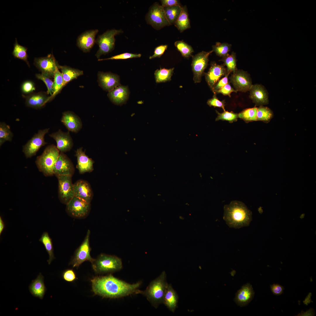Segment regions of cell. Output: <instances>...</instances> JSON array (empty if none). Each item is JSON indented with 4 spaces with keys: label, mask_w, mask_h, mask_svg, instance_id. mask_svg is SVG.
I'll list each match as a JSON object with an SVG mask.
<instances>
[{
    "label": "cell",
    "mask_w": 316,
    "mask_h": 316,
    "mask_svg": "<svg viewBox=\"0 0 316 316\" xmlns=\"http://www.w3.org/2000/svg\"><path fill=\"white\" fill-rule=\"evenodd\" d=\"M92 290L95 295L104 298H118L139 294L141 281L130 284L109 274L96 276L91 280Z\"/></svg>",
    "instance_id": "obj_1"
},
{
    "label": "cell",
    "mask_w": 316,
    "mask_h": 316,
    "mask_svg": "<svg viewBox=\"0 0 316 316\" xmlns=\"http://www.w3.org/2000/svg\"><path fill=\"white\" fill-rule=\"evenodd\" d=\"M223 219L231 228H240L249 225L252 220L251 212L243 202L231 201L224 207Z\"/></svg>",
    "instance_id": "obj_2"
},
{
    "label": "cell",
    "mask_w": 316,
    "mask_h": 316,
    "mask_svg": "<svg viewBox=\"0 0 316 316\" xmlns=\"http://www.w3.org/2000/svg\"><path fill=\"white\" fill-rule=\"evenodd\" d=\"M166 274L163 271L157 277L152 281L144 291L140 290L139 294L145 296L152 305L157 308L163 303L164 294L168 284Z\"/></svg>",
    "instance_id": "obj_3"
},
{
    "label": "cell",
    "mask_w": 316,
    "mask_h": 316,
    "mask_svg": "<svg viewBox=\"0 0 316 316\" xmlns=\"http://www.w3.org/2000/svg\"><path fill=\"white\" fill-rule=\"evenodd\" d=\"M60 152L56 146L52 144L47 146L41 154L37 157L36 164L39 171L44 176H49L54 175V166Z\"/></svg>",
    "instance_id": "obj_4"
},
{
    "label": "cell",
    "mask_w": 316,
    "mask_h": 316,
    "mask_svg": "<svg viewBox=\"0 0 316 316\" xmlns=\"http://www.w3.org/2000/svg\"><path fill=\"white\" fill-rule=\"evenodd\" d=\"M91 263L94 270L99 274L116 272L122 268L120 258L104 253L100 254Z\"/></svg>",
    "instance_id": "obj_5"
},
{
    "label": "cell",
    "mask_w": 316,
    "mask_h": 316,
    "mask_svg": "<svg viewBox=\"0 0 316 316\" xmlns=\"http://www.w3.org/2000/svg\"><path fill=\"white\" fill-rule=\"evenodd\" d=\"M123 32L121 30L112 29L108 30L99 35L95 40L99 49L95 55L99 59L103 55L107 54L114 50L115 47V36Z\"/></svg>",
    "instance_id": "obj_6"
},
{
    "label": "cell",
    "mask_w": 316,
    "mask_h": 316,
    "mask_svg": "<svg viewBox=\"0 0 316 316\" xmlns=\"http://www.w3.org/2000/svg\"><path fill=\"white\" fill-rule=\"evenodd\" d=\"M146 19L147 23L156 30L170 25L166 17L164 7L157 2L151 6Z\"/></svg>",
    "instance_id": "obj_7"
},
{
    "label": "cell",
    "mask_w": 316,
    "mask_h": 316,
    "mask_svg": "<svg viewBox=\"0 0 316 316\" xmlns=\"http://www.w3.org/2000/svg\"><path fill=\"white\" fill-rule=\"evenodd\" d=\"M213 52L212 50L208 52L202 51L194 56L192 55L191 66L195 83L201 82L208 65L209 56Z\"/></svg>",
    "instance_id": "obj_8"
},
{
    "label": "cell",
    "mask_w": 316,
    "mask_h": 316,
    "mask_svg": "<svg viewBox=\"0 0 316 316\" xmlns=\"http://www.w3.org/2000/svg\"><path fill=\"white\" fill-rule=\"evenodd\" d=\"M49 130V128H46L39 130L23 146V152L27 158L35 155L41 147L47 144L45 141L44 136Z\"/></svg>",
    "instance_id": "obj_9"
},
{
    "label": "cell",
    "mask_w": 316,
    "mask_h": 316,
    "mask_svg": "<svg viewBox=\"0 0 316 316\" xmlns=\"http://www.w3.org/2000/svg\"><path fill=\"white\" fill-rule=\"evenodd\" d=\"M90 231L88 230L84 240L76 250L70 262L73 267L78 268L83 263L88 261L91 263L94 261L90 255L91 249L90 245Z\"/></svg>",
    "instance_id": "obj_10"
},
{
    "label": "cell",
    "mask_w": 316,
    "mask_h": 316,
    "mask_svg": "<svg viewBox=\"0 0 316 316\" xmlns=\"http://www.w3.org/2000/svg\"><path fill=\"white\" fill-rule=\"evenodd\" d=\"M90 203L74 196L66 204L67 213L72 217L82 218L86 217L90 209Z\"/></svg>",
    "instance_id": "obj_11"
},
{
    "label": "cell",
    "mask_w": 316,
    "mask_h": 316,
    "mask_svg": "<svg viewBox=\"0 0 316 316\" xmlns=\"http://www.w3.org/2000/svg\"><path fill=\"white\" fill-rule=\"evenodd\" d=\"M229 78V82L237 92H245L249 91L253 85L250 75L242 70L238 69L232 73Z\"/></svg>",
    "instance_id": "obj_12"
},
{
    "label": "cell",
    "mask_w": 316,
    "mask_h": 316,
    "mask_svg": "<svg viewBox=\"0 0 316 316\" xmlns=\"http://www.w3.org/2000/svg\"><path fill=\"white\" fill-rule=\"evenodd\" d=\"M71 176H56L58 182V196L60 201L66 204L74 196Z\"/></svg>",
    "instance_id": "obj_13"
},
{
    "label": "cell",
    "mask_w": 316,
    "mask_h": 316,
    "mask_svg": "<svg viewBox=\"0 0 316 316\" xmlns=\"http://www.w3.org/2000/svg\"><path fill=\"white\" fill-rule=\"evenodd\" d=\"M34 64L42 73L50 78L54 77L55 72L59 65L54 56L51 54L46 57L35 58Z\"/></svg>",
    "instance_id": "obj_14"
},
{
    "label": "cell",
    "mask_w": 316,
    "mask_h": 316,
    "mask_svg": "<svg viewBox=\"0 0 316 316\" xmlns=\"http://www.w3.org/2000/svg\"><path fill=\"white\" fill-rule=\"evenodd\" d=\"M226 68L224 64L219 65L215 62L210 63V67L204 75L206 81L211 90L216 83L227 74Z\"/></svg>",
    "instance_id": "obj_15"
},
{
    "label": "cell",
    "mask_w": 316,
    "mask_h": 316,
    "mask_svg": "<svg viewBox=\"0 0 316 316\" xmlns=\"http://www.w3.org/2000/svg\"><path fill=\"white\" fill-rule=\"evenodd\" d=\"M74 171V168L71 160L64 153L60 152L54 166V175L56 177L59 176H72Z\"/></svg>",
    "instance_id": "obj_16"
},
{
    "label": "cell",
    "mask_w": 316,
    "mask_h": 316,
    "mask_svg": "<svg viewBox=\"0 0 316 316\" xmlns=\"http://www.w3.org/2000/svg\"><path fill=\"white\" fill-rule=\"evenodd\" d=\"M56 143V147L60 152L64 153L70 151L73 145L72 139L69 132H65L60 129L49 135Z\"/></svg>",
    "instance_id": "obj_17"
},
{
    "label": "cell",
    "mask_w": 316,
    "mask_h": 316,
    "mask_svg": "<svg viewBox=\"0 0 316 316\" xmlns=\"http://www.w3.org/2000/svg\"><path fill=\"white\" fill-rule=\"evenodd\" d=\"M98 32V30L94 29L83 32L77 39V46L84 52H89L95 43V36Z\"/></svg>",
    "instance_id": "obj_18"
},
{
    "label": "cell",
    "mask_w": 316,
    "mask_h": 316,
    "mask_svg": "<svg viewBox=\"0 0 316 316\" xmlns=\"http://www.w3.org/2000/svg\"><path fill=\"white\" fill-rule=\"evenodd\" d=\"M249 91V98L256 105L262 106L268 104V92L262 85H253Z\"/></svg>",
    "instance_id": "obj_19"
},
{
    "label": "cell",
    "mask_w": 316,
    "mask_h": 316,
    "mask_svg": "<svg viewBox=\"0 0 316 316\" xmlns=\"http://www.w3.org/2000/svg\"><path fill=\"white\" fill-rule=\"evenodd\" d=\"M97 76L98 82L99 86L106 91L109 92L119 84V77L116 74L99 72Z\"/></svg>",
    "instance_id": "obj_20"
},
{
    "label": "cell",
    "mask_w": 316,
    "mask_h": 316,
    "mask_svg": "<svg viewBox=\"0 0 316 316\" xmlns=\"http://www.w3.org/2000/svg\"><path fill=\"white\" fill-rule=\"evenodd\" d=\"M48 95L47 93L40 92L24 96L25 104L27 107L33 109L41 108L50 101V96Z\"/></svg>",
    "instance_id": "obj_21"
},
{
    "label": "cell",
    "mask_w": 316,
    "mask_h": 316,
    "mask_svg": "<svg viewBox=\"0 0 316 316\" xmlns=\"http://www.w3.org/2000/svg\"><path fill=\"white\" fill-rule=\"evenodd\" d=\"M254 291L252 286L249 283L242 286L236 293L234 301L236 304L242 307L247 305L253 299Z\"/></svg>",
    "instance_id": "obj_22"
},
{
    "label": "cell",
    "mask_w": 316,
    "mask_h": 316,
    "mask_svg": "<svg viewBox=\"0 0 316 316\" xmlns=\"http://www.w3.org/2000/svg\"><path fill=\"white\" fill-rule=\"evenodd\" d=\"M61 121L68 131L77 133L82 128V123L80 118L73 113L70 111L63 112Z\"/></svg>",
    "instance_id": "obj_23"
},
{
    "label": "cell",
    "mask_w": 316,
    "mask_h": 316,
    "mask_svg": "<svg viewBox=\"0 0 316 316\" xmlns=\"http://www.w3.org/2000/svg\"><path fill=\"white\" fill-rule=\"evenodd\" d=\"M74 196L82 199L90 203L93 193L89 184L82 180L78 181L73 184Z\"/></svg>",
    "instance_id": "obj_24"
},
{
    "label": "cell",
    "mask_w": 316,
    "mask_h": 316,
    "mask_svg": "<svg viewBox=\"0 0 316 316\" xmlns=\"http://www.w3.org/2000/svg\"><path fill=\"white\" fill-rule=\"evenodd\" d=\"M75 155L77 158V167L80 174L93 171L94 162L83 151L82 147L77 150Z\"/></svg>",
    "instance_id": "obj_25"
},
{
    "label": "cell",
    "mask_w": 316,
    "mask_h": 316,
    "mask_svg": "<svg viewBox=\"0 0 316 316\" xmlns=\"http://www.w3.org/2000/svg\"><path fill=\"white\" fill-rule=\"evenodd\" d=\"M31 294L34 297L42 299L47 290L44 281V277L40 273L37 278L32 280L29 287Z\"/></svg>",
    "instance_id": "obj_26"
},
{
    "label": "cell",
    "mask_w": 316,
    "mask_h": 316,
    "mask_svg": "<svg viewBox=\"0 0 316 316\" xmlns=\"http://www.w3.org/2000/svg\"><path fill=\"white\" fill-rule=\"evenodd\" d=\"M128 95V88L126 87L119 85L109 92L108 97L114 104L121 105L124 104L127 100Z\"/></svg>",
    "instance_id": "obj_27"
},
{
    "label": "cell",
    "mask_w": 316,
    "mask_h": 316,
    "mask_svg": "<svg viewBox=\"0 0 316 316\" xmlns=\"http://www.w3.org/2000/svg\"><path fill=\"white\" fill-rule=\"evenodd\" d=\"M178 296L171 285L168 284L164 297L163 303L173 312L177 307Z\"/></svg>",
    "instance_id": "obj_28"
},
{
    "label": "cell",
    "mask_w": 316,
    "mask_h": 316,
    "mask_svg": "<svg viewBox=\"0 0 316 316\" xmlns=\"http://www.w3.org/2000/svg\"><path fill=\"white\" fill-rule=\"evenodd\" d=\"M58 67L61 70L63 80V87L68 82L83 74V71L67 66L59 65Z\"/></svg>",
    "instance_id": "obj_29"
},
{
    "label": "cell",
    "mask_w": 316,
    "mask_h": 316,
    "mask_svg": "<svg viewBox=\"0 0 316 316\" xmlns=\"http://www.w3.org/2000/svg\"><path fill=\"white\" fill-rule=\"evenodd\" d=\"M174 25L180 32L190 28L188 14L186 6H182L181 13Z\"/></svg>",
    "instance_id": "obj_30"
},
{
    "label": "cell",
    "mask_w": 316,
    "mask_h": 316,
    "mask_svg": "<svg viewBox=\"0 0 316 316\" xmlns=\"http://www.w3.org/2000/svg\"><path fill=\"white\" fill-rule=\"evenodd\" d=\"M39 241L44 245L49 256L47 262L50 265L55 258L54 253V248L52 239L47 232H44L42 234Z\"/></svg>",
    "instance_id": "obj_31"
},
{
    "label": "cell",
    "mask_w": 316,
    "mask_h": 316,
    "mask_svg": "<svg viewBox=\"0 0 316 316\" xmlns=\"http://www.w3.org/2000/svg\"><path fill=\"white\" fill-rule=\"evenodd\" d=\"M174 69V68L169 69L161 68L156 70L154 73L156 83L165 82L171 80Z\"/></svg>",
    "instance_id": "obj_32"
},
{
    "label": "cell",
    "mask_w": 316,
    "mask_h": 316,
    "mask_svg": "<svg viewBox=\"0 0 316 316\" xmlns=\"http://www.w3.org/2000/svg\"><path fill=\"white\" fill-rule=\"evenodd\" d=\"M219 61L224 62V64L226 67L227 73H233L238 70L236 67V54L233 51L231 54H228L225 56L222 57Z\"/></svg>",
    "instance_id": "obj_33"
},
{
    "label": "cell",
    "mask_w": 316,
    "mask_h": 316,
    "mask_svg": "<svg viewBox=\"0 0 316 316\" xmlns=\"http://www.w3.org/2000/svg\"><path fill=\"white\" fill-rule=\"evenodd\" d=\"M28 48L19 44L16 38L14 48L12 54L14 57L25 61L29 66L30 64L28 60V55L27 53Z\"/></svg>",
    "instance_id": "obj_34"
},
{
    "label": "cell",
    "mask_w": 316,
    "mask_h": 316,
    "mask_svg": "<svg viewBox=\"0 0 316 316\" xmlns=\"http://www.w3.org/2000/svg\"><path fill=\"white\" fill-rule=\"evenodd\" d=\"M181 6L164 7L166 17L170 25L174 23L181 13Z\"/></svg>",
    "instance_id": "obj_35"
},
{
    "label": "cell",
    "mask_w": 316,
    "mask_h": 316,
    "mask_svg": "<svg viewBox=\"0 0 316 316\" xmlns=\"http://www.w3.org/2000/svg\"><path fill=\"white\" fill-rule=\"evenodd\" d=\"M13 134L9 126L3 122L0 123V146L6 141H11Z\"/></svg>",
    "instance_id": "obj_36"
},
{
    "label": "cell",
    "mask_w": 316,
    "mask_h": 316,
    "mask_svg": "<svg viewBox=\"0 0 316 316\" xmlns=\"http://www.w3.org/2000/svg\"><path fill=\"white\" fill-rule=\"evenodd\" d=\"M53 89L54 93L50 96V101L52 100L63 88V80L62 74L59 71L58 67L56 68L54 76Z\"/></svg>",
    "instance_id": "obj_37"
},
{
    "label": "cell",
    "mask_w": 316,
    "mask_h": 316,
    "mask_svg": "<svg viewBox=\"0 0 316 316\" xmlns=\"http://www.w3.org/2000/svg\"><path fill=\"white\" fill-rule=\"evenodd\" d=\"M174 45L182 56L185 58L192 56L194 50L192 47L183 40L177 41L174 43Z\"/></svg>",
    "instance_id": "obj_38"
},
{
    "label": "cell",
    "mask_w": 316,
    "mask_h": 316,
    "mask_svg": "<svg viewBox=\"0 0 316 316\" xmlns=\"http://www.w3.org/2000/svg\"><path fill=\"white\" fill-rule=\"evenodd\" d=\"M231 44L217 42H216L215 45L212 46V50L217 55L223 57L228 54L231 49Z\"/></svg>",
    "instance_id": "obj_39"
},
{
    "label": "cell",
    "mask_w": 316,
    "mask_h": 316,
    "mask_svg": "<svg viewBox=\"0 0 316 316\" xmlns=\"http://www.w3.org/2000/svg\"><path fill=\"white\" fill-rule=\"evenodd\" d=\"M238 117L246 122L257 121V107L244 110L238 114Z\"/></svg>",
    "instance_id": "obj_40"
},
{
    "label": "cell",
    "mask_w": 316,
    "mask_h": 316,
    "mask_svg": "<svg viewBox=\"0 0 316 316\" xmlns=\"http://www.w3.org/2000/svg\"><path fill=\"white\" fill-rule=\"evenodd\" d=\"M273 115L272 112L267 107L260 106L257 108V121L267 122L270 121Z\"/></svg>",
    "instance_id": "obj_41"
},
{
    "label": "cell",
    "mask_w": 316,
    "mask_h": 316,
    "mask_svg": "<svg viewBox=\"0 0 316 316\" xmlns=\"http://www.w3.org/2000/svg\"><path fill=\"white\" fill-rule=\"evenodd\" d=\"M216 112L217 114V116L216 119V121L219 120H225L228 121L230 123H232L237 121L238 117V114L234 113L232 111L230 112L226 111L222 113H220L217 110Z\"/></svg>",
    "instance_id": "obj_42"
},
{
    "label": "cell",
    "mask_w": 316,
    "mask_h": 316,
    "mask_svg": "<svg viewBox=\"0 0 316 316\" xmlns=\"http://www.w3.org/2000/svg\"><path fill=\"white\" fill-rule=\"evenodd\" d=\"M36 77L38 79L42 81L46 85L47 88V93L51 96L54 93L53 81L50 78L42 74H37Z\"/></svg>",
    "instance_id": "obj_43"
},
{
    "label": "cell",
    "mask_w": 316,
    "mask_h": 316,
    "mask_svg": "<svg viewBox=\"0 0 316 316\" xmlns=\"http://www.w3.org/2000/svg\"><path fill=\"white\" fill-rule=\"evenodd\" d=\"M141 56V54H132L126 52L116 55L107 59H99L98 61H100L108 60L125 59L133 58H140Z\"/></svg>",
    "instance_id": "obj_44"
},
{
    "label": "cell",
    "mask_w": 316,
    "mask_h": 316,
    "mask_svg": "<svg viewBox=\"0 0 316 316\" xmlns=\"http://www.w3.org/2000/svg\"><path fill=\"white\" fill-rule=\"evenodd\" d=\"M216 95V94H214L212 97L207 100V104L210 107L221 108L224 111H225L224 106L225 102V100H223L222 101L219 100L217 98Z\"/></svg>",
    "instance_id": "obj_45"
},
{
    "label": "cell",
    "mask_w": 316,
    "mask_h": 316,
    "mask_svg": "<svg viewBox=\"0 0 316 316\" xmlns=\"http://www.w3.org/2000/svg\"><path fill=\"white\" fill-rule=\"evenodd\" d=\"M35 87L34 83L30 80L24 82L21 86L22 92L25 94H30L35 90Z\"/></svg>",
    "instance_id": "obj_46"
},
{
    "label": "cell",
    "mask_w": 316,
    "mask_h": 316,
    "mask_svg": "<svg viewBox=\"0 0 316 316\" xmlns=\"http://www.w3.org/2000/svg\"><path fill=\"white\" fill-rule=\"evenodd\" d=\"M232 92L237 93V91L231 86L229 82L220 90L215 92L214 94L217 95L221 93L225 96H228L230 97H231V94Z\"/></svg>",
    "instance_id": "obj_47"
},
{
    "label": "cell",
    "mask_w": 316,
    "mask_h": 316,
    "mask_svg": "<svg viewBox=\"0 0 316 316\" xmlns=\"http://www.w3.org/2000/svg\"><path fill=\"white\" fill-rule=\"evenodd\" d=\"M230 73H227L226 75L223 78L219 80L214 85L211 90L213 93L221 88L225 85L228 83V77Z\"/></svg>",
    "instance_id": "obj_48"
},
{
    "label": "cell",
    "mask_w": 316,
    "mask_h": 316,
    "mask_svg": "<svg viewBox=\"0 0 316 316\" xmlns=\"http://www.w3.org/2000/svg\"><path fill=\"white\" fill-rule=\"evenodd\" d=\"M63 279L68 282L74 281L76 279V274L74 271L71 269H67L64 271L62 274Z\"/></svg>",
    "instance_id": "obj_49"
},
{
    "label": "cell",
    "mask_w": 316,
    "mask_h": 316,
    "mask_svg": "<svg viewBox=\"0 0 316 316\" xmlns=\"http://www.w3.org/2000/svg\"><path fill=\"white\" fill-rule=\"evenodd\" d=\"M168 45H161L157 47L154 49V54L149 57L150 59L156 58H160L164 54L168 47Z\"/></svg>",
    "instance_id": "obj_50"
},
{
    "label": "cell",
    "mask_w": 316,
    "mask_h": 316,
    "mask_svg": "<svg viewBox=\"0 0 316 316\" xmlns=\"http://www.w3.org/2000/svg\"><path fill=\"white\" fill-rule=\"evenodd\" d=\"M271 290L274 295L278 296L283 293L284 289V287L277 284H274L270 286Z\"/></svg>",
    "instance_id": "obj_51"
},
{
    "label": "cell",
    "mask_w": 316,
    "mask_h": 316,
    "mask_svg": "<svg viewBox=\"0 0 316 316\" xmlns=\"http://www.w3.org/2000/svg\"><path fill=\"white\" fill-rule=\"evenodd\" d=\"M161 2L163 7L181 6L180 1L178 0H162Z\"/></svg>",
    "instance_id": "obj_52"
},
{
    "label": "cell",
    "mask_w": 316,
    "mask_h": 316,
    "mask_svg": "<svg viewBox=\"0 0 316 316\" xmlns=\"http://www.w3.org/2000/svg\"><path fill=\"white\" fill-rule=\"evenodd\" d=\"M5 227V223L1 217H0V235L2 234Z\"/></svg>",
    "instance_id": "obj_53"
}]
</instances>
